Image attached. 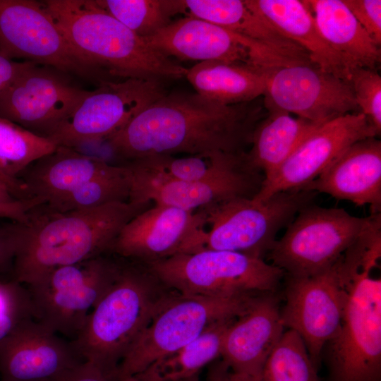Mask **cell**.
I'll use <instances>...</instances> for the list:
<instances>
[{
	"mask_svg": "<svg viewBox=\"0 0 381 381\" xmlns=\"http://www.w3.org/2000/svg\"><path fill=\"white\" fill-rule=\"evenodd\" d=\"M263 100L224 104L198 93H165L106 140L125 163L153 155L236 153L250 147Z\"/></svg>",
	"mask_w": 381,
	"mask_h": 381,
	"instance_id": "obj_1",
	"label": "cell"
},
{
	"mask_svg": "<svg viewBox=\"0 0 381 381\" xmlns=\"http://www.w3.org/2000/svg\"><path fill=\"white\" fill-rule=\"evenodd\" d=\"M152 203L129 200L66 212L33 208L13 262L15 282L30 286L59 267L110 252L126 224Z\"/></svg>",
	"mask_w": 381,
	"mask_h": 381,
	"instance_id": "obj_2",
	"label": "cell"
},
{
	"mask_svg": "<svg viewBox=\"0 0 381 381\" xmlns=\"http://www.w3.org/2000/svg\"><path fill=\"white\" fill-rule=\"evenodd\" d=\"M175 293L148 264L119 256L112 282L71 341L75 349L85 362L115 381L131 345Z\"/></svg>",
	"mask_w": 381,
	"mask_h": 381,
	"instance_id": "obj_3",
	"label": "cell"
},
{
	"mask_svg": "<svg viewBox=\"0 0 381 381\" xmlns=\"http://www.w3.org/2000/svg\"><path fill=\"white\" fill-rule=\"evenodd\" d=\"M78 55L99 75L177 79L188 68L152 48L95 0L41 1Z\"/></svg>",
	"mask_w": 381,
	"mask_h": 381,
	"instance_id": "obj_4",
	"label": "cell"
},
{
	"mask_svg": "<svg viewBox=\"0 0 381 381\" xmlns=\"http://www.w3.org/2000/svg\"><path fill=\"white\" fill-rule=\"evenodd\" d=\"M316 195L294 189L279 192L262 202L238 198L200 208L205 214V226L193 252L227 250L264 259L279 231L311 204Z\"/></svg>",
	"mask_w": 381,
	"mask_h": 381,
	"instance_id": "obj_5",
	"label": "cell"
},
{
	"mask_svg": "<svg viewBox=\"0 0 381 381\" xmlns=\"http://www.w3.org/2000/svg\"><path fill=\"white\" fill-rule=\"evenodd\" d=\"M373 269L340 267L344 301L340 327L326 346L334 381H380L381 279Z\"/></svg>",
	"mask_w": 381,
	"mask_h": 381,
	"instance_id": "obj_6",
	"label": "cell"
},
{
	"mask_svg": "<svg viewBox=\"0 0 381 381\" xmlns=\"http://www.w3.org/2000/svg\"><path fill=\"white\" fill-rule=\"evenodd\" d=\"M147 264L168 288L185 296L275 293L285 276L264 259L227 250L179 253Z\"/></svg>",
	"mask_w": 381,
	"mask_h": 381,
	"instance_id": "obj_7",
	"label": "cell"
},
{
	"mask_svg": "<svg viewBox=\"0 0 381 381\" xmlns=\"http://www.w3.org/2000/svg\"><path fill=\"white\" fill-rule=\"evenodd\" d=\"M260 294L201 296L176 292L131 345L118 366L115 380L143 372L190 343L211 324L240 316Z\"/></svg>",
	"mask_w": 381,
	"mask_h": 381,
	"instance_id": "obj_8",
	"label": "cell"
},
{
	"mask_svg": "<svg viewBox=\"0 0 381 381\" xmlns=\"http://www.w3.org/2000/svg\"><path fill=\"white\" fill-rule=\"evenodd\" d=\"M373 215L358 217L343 208L311 204L302 208L267 255L285 275L308 277L333 266L355 243Z\"/></svg>",
	"mask_w": 381,
	"mask_h": 381,
	"instance_id": "obj_9",
	"label": "cell"
},
{
	"mask_svg": "<svg viewBox=\"0 0 381 381\" xmlns=\"http://www.w3.org/2000/svg\"><path fill=\"white\" fill-rule=\"evenodd\" d=\"M108 253L59 267L28 286L33 317L74 340L115 276L119 257Z\"/></svg>",
	"mask_w": 381,
	"mask_h": 381,
	"instance_id": "obj_10",
	"label": "cell"
},
{
	"mask_svg": "<svg viewBox=\"0 0 381 381\" xmlns=\"http://www.w3.org/2000/svg\"><path fill=\"white\" fill-rule=\"evenodd\" d=\"M165 93L163 80L157 79L102 81L97 89L88 91L49 139L56 146L71 148L106 140Z\"/></svg>",
	"mask_w": 381,
	"mask_h": 381,
	"instance_id": "obj_11",
	"label": "cell"
},
{
	"mask_svg": "<svg viewBox=\"0 0 381 381\" xmlns=\"http://www.w3.org/2000/svg\"><path fill=\"white\" fill-rule=\"evenodd\" d=\"M263 71L264 106L320 125L360 112L350 83L322 70L311 61H294Z\"/></svg>",
	"mask_w": 381,
	"mask_h": 381,
	"instance_id": "obj_12",
	"label": "cell"
},
{
	"mask_svg": "<svg viewBox=\"0 0 381 381\" xmlns=\"http://www.w3.org/2000/svg\"><path fill=\"white\" fill-rule=\"evenodd\" d=\"M0 50L13 59L102 80L74 50L41 1L0 0Z\"/></svg>",
	"mask_w": 381,
	"mask_h": 381,
	"instance_id": "obj_13",
	"label": "cell"
},
{
	"mask_svg": "<svg viewBox=\"0 0 381 381\" xmlns=\"http://www.w3.org/2000/svg\"><path fill=\"white\" fill-rule=\"evenodd\" d=\"M344 301L339 260L314 275L287 276L281 320L284 327L300 335L317 368L323 349L340 327Z\"/></svg>",
	"mask_w": 381,
	"mask_h": 381,
	"instance_id": "obj_14",
	"label": "cell"
},
{
	"mask_svg": "<svg viewBox=\"0 0 381 381\" xmlns=\"http://www.w3.org/2000/svg\"><path fill=\"white\" fill-rule=\"evenodd\" d=\"M132 186L130 201L152 202L188 211L238 198H253L265 179L253 167L246 151L219 173L195 181H177L145 172L129 164Z\"/></svg>",
	"mask_w": 381,
	"mask_h": 381,
	"instance_id": "obj_15",
	"label": "cell"
},
{
	"mask_svg": "<svg viewBox=\"0 0 381 381\" xmlns=\"http://www.w3.org/2000/svg\"><path fill=\"white\" fill-rule=\"evenodd\" d=\"M65 74L33 64L1 96L0 117L49 139L88 92Z\"/></svg>",
	"mask_w": 381,
	"mask_h": 381,
	"instance_id": "obj_16",
	"label": "cell"
},
{
	"mask_svg": "<svg viewBox=\"0 0 381 381\" xmlns=\"http://www.w3.org/2000/svg\"><path fill=\"white\" fill-rule=\"evenodd\" d=\"M145 39L170 59L174 56L199 63L218 61L245 64L258 70L285 60L262 44L192 16L171 21Z\"/></svg>",
	"mask_w": 381,
	"mask_h": 381,
	"instance_id": "obj_17",
	"label": "cell"
},
{
	"mask_svg": "<svg viewBox=\"0 0 381 381\" xmlns=\"http://www.w3.org/2000/svg\"><path fill=\"white\" fill-rule=\"evenodd\" d=\"M378 135L361 112L348 114L320 125L298 145L274 176L263 181L253 200L262 202L279 192L303 188L352 144Z\"/></svg>",
	"mask_w": 381,
	"mask_h": 381,
	"instance_id": "obj_18",
	"label": "cell"
},
{
	"mask_svg": "<svg viewBox=\"0 0 381 381\" xmlns=\"http://www.w3.org/2000/svg\"><path fill=\"white\" fill-rule=\"evenodd\" d=\"M204 226L201 209L188 211L154 204L126 224L110 253L145 263L191 253Z\"/></svg>",
	"mask_w": 381,
	"mask_h": 381,
	"instance_id": "obj_19",
	"label": "cell"
},
{
	"mask_svg": "<svg viewBox=\"0 0 381 381\" xmlns=\"http://www.w3.org/2000/svg\"><path fill=\"white\" fill-rule=\"evenodd\" d=\"M83 362L71 341L33 316L0 341V381H58Z\"/></svg>",
	"mask_w": 381,
	"mask_h": 381,
	"instance_id": "obj_20",
	"label": "cell"
},
{
	"mask_svg": "<svg viewBox=\"0 0 381 381\" xmlns=\"http://www.w3.org/2000/svg\"><path fill=\"white\" fill-rule=\"evenodd\" d=\"M279 297L260 294L224 335L222 361L231 370L261 378L263 365L284 333Z\"/></svg>",
	"mask_w": 381,
	"mask_h": 381,
	"instance_id": "obj_21",
	"label": "cell"
},
{
	"mask_svg": "<svg viewBox=\"0 0 381 381\" xmlns=\"http://www.w3.org/2000/svg\"><path fill=\"white\" fill-rule=\"evenodd\" d=\"M302 190L323 193L381 212V141L367 138L352 144Z\"/></svg>",
	"mask_w": 381,
	"mask_h": 381,
	"instance_id": "obj_22",
	"label": "cell"
},
{
	"mask_svg": "<svg viewBox=\"0 0 381 381\" xmlns=\"http://www.w3.org/2000/svg\"><path fill=\"white\" fill-rule=\"evenodd\" d=\"M121 164L82 154L73 148L57 146L31 164L19 178L25 200L42 206L99 176L114 174Z\"/></svg>",
	"mask_w": 381,
	"mask_h": 381,
	"instance_id": "obj_23",
	"label": "cell"
},
{
	"mask_svg": "<svg viewBox=\"0 0 381 381\" xmlns=\"http://www.w3.org/2000/svg\"><path fill=\"white\" fill-rule=\"evenodd\" d=\"M181 13L215 24L265 45L296 61H311L308 52L265 19L253 11L245 0H179Z\"/></svg>",
	"mask_w": 381,
	"mask_h": 381,
	"instance_id": "obj_24",
	"label": "cell"
},
{
	"mask_svg": "<svg viewBox=\"0 0 381 381\" xmlns=\"http://www.w3.org/2000/svg\"><path fill=\"white\" fill-rule=\"evenodd\" d=\"M318 29L341 59L349 75L356 68L377 70L381 59L377 46L341 0L306 1Z\"/></svg>",
	"mask_w": 381,
	"mask_h": 381,
	"instance_id": "obj_25",
	"label": "cell"
},
{
	"mask_svg": "<svg viewBox=\"0 0 381 381\" xmlns=\"http://www.w3.org/2000/svg\"><path fill=\"white\" fill-rule=\"evenodd\" d=\"M282 35L303 48L322 70L349 81L341 59L321 36L306 1L245 0Z\"/></svg>",
	"mask_w": 381,
	"mask_h": 381,
	"instance_id": "obj_26",
	"label": "cell"
},
{
	"mask_svg": "<svg viewBox=\"0 0 381 381\" xmlns=\"http://www.w3.org/2000/svg\"><path fill=\"white\" fill-rule=\"evenodd\" d=\"M264 107L266 115L254 130L246 155L250 164L261 171L267 181L320 124L294 117L272 107Z\"/></svg>",
	"mask_w": 381,
	"mask_h": 381,
	"instance_id": "obj_27",
	"label": "cell"
},
{
	"mask_svg": "<svg viewBox=\"0 0 381 381\" xmlns=\"http://www.w3.org/2000/svg\"><path fill=\"white\" fill-rule=\"evenodd\" d=\"M185 77L196 93L224 104L251 102L265 91L264 71L245 64L200 62L188 69Z\"/></svg>",
	"mask_w": 381,
	"mask_h": 381,
	"instance_id": "obj_28",
	"label": "cell"
},
{
	"mask_svg": "<svg viewBox=\"0 0 381 381\" xmlns=\"http://www.w3.org/2000/svg\"><path fill=\"white\" fill-rule=\"evenodd\" d=\"M237 318L211 324L190 343L138 375L147 381H179L199 374L202 368L220 357L226 332Z\"/></svg>",
	"mask_w": 381,
	"mask_h": 381,
	"instance_id": "obj_29",
	"label": "cell"
},
{
	"mask_svg": "<svg viewBox=\"0 0 381 381\" xmlns=\"http://www.w3.org/2000/svg\"><path fill=\"white\" fill-rule=\"evenodd\" d=\"M56 147L49 139L0 117V177L23 200L20 176L31 164Z\"/></svg>",
	"mask_w": 381,
	"mask_h": 381,
	"instance_id": "obj_30",
	"label": "cell"
},
{
	"mask_svg": "<svg viewBox=\"0 0 381 381\" xmlns=\"http://www.w3.org/2000/svg\"><path fill=\"white\" fill-rule=\"evenodd\" d=\"M243 152H215L183 157L160 155L124 164L169 180L195 181L219 173L231 164Z\"/></svg>",
	"mask_w": 381,
	"mask_h": 381,
	"instance_id": "obj_31",
	"label": "cell"
},
{
	"mask_svg": "<svg viewBox=\"0 0 381 381\" xmlns=\"http://www.w3.org/2000/svg\"><path fill=\"white\" fill-rule=\"evenodd\" d=\"M131 186V169L123 164L119 171L95 178L40 207L52 212H66L127 202Z\"/></svg>",
	"mask_w": 381,
	"mask_h": 381,
	"instance_id": "obj_32",
	"label": "cell"
},
{
	"mask_svg": "<svg viewBox=\"0 0 381 381\" xmlns=\"http://www.w3.org/2000/svg\"><path fill=\"white\" fill-rule=\"evenodd\" d=\"M111 16L140 37L152 36L180 13L179 0H95Z\"/></svg>",
	"mask_w": 381,
	"mask_h": 381,
	"instance_id": "obj_33",
	"label": "cell"
},
{
	"mask_svg": "<svg viewBox=\"0 0 381 381\" xmlns=\"http://www.w3.org/2000/svg\"><path fill=\"white\" fill-rule=\"evenodd\" d=\"M300 335L284 332L268 356L261 373L262 381H320Z\"/></svg>",
	"mask_w": 381,
	"mask_h": 381,
	"instance_id": "obj_34",
	"label": "cell"
},
{
	"mask_svg": "<svg viewBox=\"0 0 381 381\" xmlns=\"http://www.w3.org/2000/svg\"><path fill=\"white\" fill-rule=\"evenodd\" d=\"M351 84L356 103L379 135L381 133V77L377 70L356 68L351 72Z\"/></svg>",
	"mask_w": 381,
	"mask_h": 381,
	"instance_id": "obj_35",
	"label": "cell"
},
{
	"mask_svg": "<svg viewBox=\"0 0 381 381\" xmlns=\"http://www.w3.org/2000/svg\"><path fill=\"white\" fill-rule=\"evenodd\" d=\"M33 316L28 291L0 282V341L23 320Z\"/></svg>",
	"mask_w": 381,
	"mask_h": 381,
	"instance_id": "obj_36",
	"label": "cell"
},
{
	"mask_svg": "<svg viewBox=\"0 0 381 381\" xmlns=\"http://www.w3.org/2000/svg\"><path fill=\"white\" fill-rule=\"evenodd\" d=\"M375 43L381 44V1L342 0Z\"/></svg>",
	"mask_w": 381,
	"mask_h": 381,
	"instance_id": "obj_37",
	"label": "cell"
},
{
	"mask_svg": "<svg viewBox=\"0 0 381 381\" xmlns=\"http://www.w3.org/2000/svg\"><path fill=\"white\" fill-rule=\"evenodd\" d=\"M25 225L10 219L0 222V270L13 264L23 241Z\"/></svg>",
	"mask_w": 381,
	"mask_h": 381,
	"instance_id": "obj_38",
	"label": "cell"
},
{
	"mask_svg": "<svg viewBox=\"0 0 381 381\" xmlns=\"http://www.w3.org/2000/svg\"><path fill=\"white\" fill-rule=\"evenodd\" d=\"M33 64H36L14 61L0 50V97L18 77Z\"/></svg>",
	"mask_w": 381,
	"mask_h": 381,
	"instance_id": "obj_39",
	"label": "cell"
},
{
	"mask_svg": "<svg viewBox=\"0 0 381 381\" xmlns=\"http://www.w3.org/2000/svg\"><path fill=\"white\" fill-rule=\"evenodd\" d=\"M34 207L32 201L28 200L0 201V219L27 223L30 212Z\"/></svg>",
	"mask_w": 381,
	"mask_h": 381,
	"instance_id": "obj_40",
	"label": "cell"
},
{
	"mask_svg": "<svg viewBox=\"0 0 381 381\" xmlns=\"http://www.w3.org/2000/svg\"><path fill=\"white\" fill-rule=\"evenodd\" d=\"M58 381H111L103 372L87 362H83Z\"/></svg>",
	"mask_w": 381,
	"mask_h": 381,
	"instance_id": "obj_41",
	"label": "cell"
},
{
	"mask_svg": "<svg viewBox=\"0 0 381 381\" xmlns=\"http://www.w3.org/2000/svg\"><path fill=\"white\" fill-rule=\"evenodd\" d=\"M207 381H262V379L234 372L220 361L211 363Z\"/></svg>",
	"mask_w": 381,
	"mask_h": 381,
	"instance_id": "obj_42",
	"label": "cell"
},
{
	"mask_svg": "<svg viewBox=\"0 0 381 381\" xmlns=\"http://www.w3.org/2000/svg\"><path fill=\"white\" fill-rule=\"evenodd\" d=\"M20 200L18 192L0 177V201Z\"/></svg>",
	"mask_w": 381,
	"mask_h": 381,
	"instance_id": "obj_43",
	"label": "cell"
},
{
	"mask_svg": "<svg viewBox=\"0 0 381 381\" xmlns=\"http://www.w3.org/2000/svg\"><path fill=\"white\" fill-rule=\"evenodd\" d=\"M117 381H147V380L141 377L139 375L135 374L133 375L121 377L118 379Z\"/></svg>",
	"mask_w": 381,
	"mask_h": 381,
	"instance_id": "obj_44",
	"label": "cell"
},
{
	"mask_svg": "<svg viewBox=\"0 0 381 381\" xmlns=\"http://www.w3.org/2000/svg\"><path fill=\"white\" fill-rule=\"evenodd\" d=\"M179 381H200V380L199 378V374H197L195 375H193L192 377H190L188 378L181 380H179Z\"/></svg>",
	"mask_w": 381,
	"mask_h": 381,
	"instance_id": "obj_45",
	"label": "cell"
}]
</instances>
